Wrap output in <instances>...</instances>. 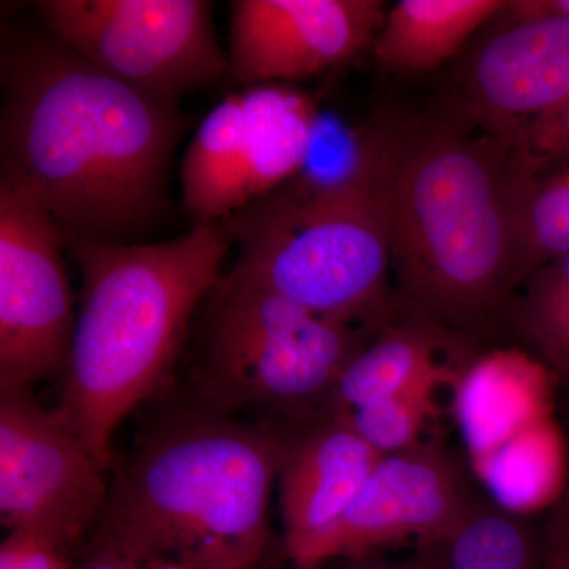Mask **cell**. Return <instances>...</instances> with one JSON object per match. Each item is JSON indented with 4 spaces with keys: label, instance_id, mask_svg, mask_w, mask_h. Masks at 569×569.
Returning <instances> with one entry per match:
<instances>
[{
    "label": "cell",
    "instance_id": "21",
    "mask_svg": "<svg viewBox=\"0 0 569 569\" xmlns=\"http://www.w3.org/2000/svg\"><path fill=\"white\" fill-rule=\"evenodd\" d=\"M81 549L50 531L9 530L0 546V569H73Z\"/></svg>",
    "mask_w": 569,
    "mask_h": 569
},
{
    "label": "cell",
    "instance_id": "20",
    "mask_svg": "<svg viewBox=\"0 0 569 569\" xmlns=\"http://www.w3.org/2000/svg\"><path fill=\"white\" fill-rule=\"evenodd\" d=\"M569 310V252L541 266L526 280L518 305V325L526 337Z\"/></svg>",
    "mask_w": 569,
    "mask_h": 569
},
{
    "label": "cell",
    "instance_id": "10",
    "mask_svg": "<svg viewBox=\"0 0 569 569\" xmlns=\"http://www.w3.org/2000/svg\"><path fill=\"white\" fill-rule=\"evenodd\" d=\"M110 479L81 438L32 388H0V519L84 546Z\"/></svg>",
    "mask_w": 569,
    "mask_h": 569
},
{
    "label": "cell",
    "instance_id": "11",
    "mask_svg": "<svg viewBox=\"0 0 569 569\" xmlns=\"http://www.w3.org/2000/svg\"><path fill=\"white\" fill-rule=\"evenodd\" d=\"M481 501L462 468L437 443L383 456L335 526L290 557L298 569L365 557L418 539L422 546L452 538Z\"/></svg>",
    "mask_w": 569,
    "mask_h": 569
},
{
    "label": "cell",
    "instance_id": "15",
    "mask_svg": "<svg viewBox=\"0 0 569 569\" xmlns=\"http://www.w3.org/2000/svg\"><path fill=\"white\" fill-rule=\"evenodd\" d=\"M508 9L505 0H399L387 10L373 56L389 71L427 73L458 54L475 32Z\"/></svg>",
    "mask_w": 569,
    "mask_h": 569
},
{
    "label": "cell",
    "instance_id": "22",
    "mask_svg": "<svg viewBox=\"0 0 569 569\" xmlns=\"http://www.w3.org/2000/svg\"><path fill=\"white\" fill-rule=\"evenodd\" d=\"M522 138L527 148L542 160L569 162V104L563 110L526 123Z\"/></svg>",
    "mask_w": 569,
    "mask_h": 569
},
{
    "label": "cell",
    "instance_id": "8",
    "mask_svg": "<svg viewBox=\"0 0 569 569\" xmlns=\"http://www.w3.org/2000/svg\"><path fill=\"white\" fill-rule=\"evenodd\" d=\"M320 111L293 84L246 86L209 111L181 164L182 209L194 227L220 224L299 178Z\"/></svg>",
    "mask_w": 569,
    "mask_h": 569
},
{
    "label": "cell",
    "instance_id": "4",
    "mask_svg": "<svg viewBox=\"0 0 569 569\" xmlns=\"http://www.w3.org/2000/svg\"><path fill=\"white\" fill-rule=\"evenodd\" d=\"M230 246L208 224L156 244L67 247L81 295L54 411L108 473L116 430L170 383Z\"/></svg>",
    "mask_w": 569,
    "mask_h": 569
},
{
    "label": "cell",
    "instance_id": "3",
    "mask_svg": "<svg viewBox=\"0 0 569 569\" xmlns=\"http://www.w3.org/2000/svg\"><path fill=\"white\" fill-rule=\"evenodd\" d=\"M144 426L112 467L86 548L193 569L263 568L283 429L219 413L192 397Z\"/></svg>",
    "mask_w": 569,
    "mask_h": 569
},
{
    "label": "cell",
    "instance_id": "17",
    "mask_svg": "<svg viewBox=\"0 0 569 569\" xmlns=\"http://www.w3.org/2000/svg\"><path fill=\"white\" fill-rule=\"evenodd\" d=\"M545 160L522 146L516 163L515 234L519 282L569 252V162L541 174Z\"/></svg>",
    "mask_w": 569,
    "mask_h": 569
},
{
    "label": "cell",
    "instance_id": "27",
    "mask_svg": "<svg viewBox=\"0 0 569 569\" xmlns=\"http://www.w3.org/2000/svg\"><path fill=\"white\" fill-rule=\"evenodd\" d=\"M545 569H569V541L556 523H550L549 527Z\"/></svg>",
    "mask_w": 569,
    "mask_h": 569
},
{
    "label": "cell",
    "instance_id": "26",
    "mask_svg": "<svg viewBox=\"0 0 569 569\" xmlns=\"http://www.w3.org/2000/svg\"><path fill=\"white\" fill-rule=\"evenodd\" d=\"M445 565H447V542L425 546V549L419 550L417 556L402 561V563L370 569H445Z\"/></svg>",
    "mask_w": 569,
    "mask_h": 569
},
{
    "label": "cell",
    "instance_id": "24",
    "mask_svg": "<svg viewBox=\"0 0 569 569\" xmlns=\"http://www.w3.org/2000/svg\"><path fill=\"white\" fill-rule=\"evenodd\" d=\"M73 569H193L159 557L130 556V553L111 552V550L86 548L82 546L80 557Z\"/></svg>",
    "mask_w": 569,
    "mask_h": 569
},
{
    "label": "cell",
    "instance_id": "28",
    "mask_svg": "<svg viewBox=\"0 0 569 569\" xmlns=\"http://www.w3.org/2000/svg\"><path fill=\"white\" fill-rule=\"evenodd\" d=\"M552 522L563 531L565 537H567L569 541V478L567 489H565L563 500L560 501V507L557 509L556 518H553Z\"/></svg>",
    "mask_w": 569,
    "mask_h": 569
},
{
    "label": "cell",
    "instance_id": "7",
    "mask_svg": "<svg viewBox=\"0 0 569 569\" xmlns=\"http://www.w3.org/2000/svg\"><path fill=\"white\" fill-rule=\"evenodd\" d=\"M33 7L63 48L160 102L181 104L189 93L230 80L208 0H40Z\"/></svg>",
    "mask_w": 569,
    "mask_h": 569
},
{
    "label": "cell",
    "instance_id": "19",
    "mask_svg": "<svg viewBox=\"0 0 569 569\" xmlns=\"http://www.w3.org/2000/svg\"><path fill=\"white\" fill-rule=\"evenodd\" d=\"M452 369L427 377L399 395L346 415L367 443L381 456L396 455L422 443L427 421L436 415L438 389Z\"/></svg>",
    "mask_w": 569,
    "mask_h": 569
},
{
    "label": "cell",
    "instance_id": "1",
    "mask_svg": "<svg viewBox=\"0 0 569 569\" xmlns=\"http://www.w3.org/2000/svg\"><path fill=\"white\" fill-rule=\"evenodd\" d=\"M0 182L32 197L66 246L138 244L170 211L181 104L108 77L47 31H3Z\"/></svg>",
    "mask_w": 569,
    "mask_h": 569
},
{
    "label": "cell",
    "instance_id": "12",
    "mask_svg": "<svg viewBox=\"0 0 569 569\" xmlns=\"http://www.w3.org/2000/svg\"><path fill=\"white\" fill-rule=\"evenodd\" d=\"M387 10L380 0H236L230 80L293 84L342 66L372 47Z\"/></svg>",
    "mask_w": 569,
    "mask_h": 569
},
{
    "label": "cell",
    "instance_id": "16",
    "mask_svg": "<svg viewBox=\"0 0 569 569\" xmlns=\"http://www.w3.org/2000/svg\"><path fill=\"white\" fill-rule=\"evenodd\" d=\"M426 320L421 325L385 328L376 340H369L337 378L320 417H346L451 369L441 359L445 340L440 329L445 328L426 326Z\"/></svg>",
    "mask_w": 569,
    "mask_h": 569
},
{
    "label": "cell",
    "instance_id": "9",
    "mask_svg": "<svg viewBox=\"0 0 569 569\" xmlns=\"http://www.w3.org/2000/svg\"><path fill=\"white\" fill-rule=\"evenodd\" d=\"M66 250L50 213L0 182V388L66 372L78 316Z\"/></svg>",
    "mask_w": 569,
    "mask_h": 569
},
{
    "label": "cell",
    "instance_id": "2",
    "mask_svg": "<svg viewBox=\"0 0 569 569\" xmlns=\"http://www.w3.org/2000/svg\"><path fill=\"white\" fill-rule=\"evenodd\" d=\"M377 133L400 288L447 331L485 328L520 283L515 178L522 140L467 107Z\"/></svg>",
    "mask_w": 569,
    "mask_h": 569
},
{
    "label": "cell",
    "instance_id": "13",
    "mask_svg": "<svg viewBox=\"0 0 569 569\" xmlns=\"http://www.w3.org/2000/svg\"><path fill=\"white\" fill-rule=\"evenodd\" d=\"M467 110L509 137L569 104V20L515 18L471 56Z\"/></svg>",
    "mask_w": 569,
    "mask_h": 569
},
{
    "label": "cell",
    "instance_id": "6",
    "mask_svg": "<svg viewBox=\"0 0 569 569\" xmlns=\"http://www.w3.org/2000/svg\"><path fill=\"white\" fill-rule=\"evenodd\" d=\"M192 399L219 413L320 417L365 331L223 272L194 317Z\"/></svg>",
    "mask_w": 569,
    "mask_h": 569
},
{
    "label": "cell",
    "instance_id": "18",
    "mask_svg": "<svg viewBox=\"0 0 569 569\" xmlns=\"http://www.w3.org/2000/svg\"><path fill=\"white\" fill-rule=\"evenodd\" d=\"M535 559L529 526L481 501L447 542L445 569H535Z\"/></svg>",
    "mask_w": 569,
    "mask_h": 569
},
{
    "label": "cell",
    "instance_id": "25",
    "mask_svg": "<svg viewBox=\"0 0 569 569\" xmlns=\"http://www.w3.org/2000/svg\"><path fill=\"white\" fill-rule=\"evenodd\" d=\"M515 18H563L569 20V0H516L509 2Z\"/></svg>",
    "mask_w": 569,
    "mask_h": 569
},
{
    "label": "cell",
    "instance_id": "5",
    "mask_svg": "<svg viewBox=\"0 0 569 569\" xmlns=\"http://www.w3.org/2000/svg\"><path fill=\"white\" fill-rule=\"evenodd\" d=\"M220 227L238 246L234 274L342 323L387 317L391 220L377 130L346 173L295 179Z\"/></svg>",
    "mask_w": 569,
    "mask_h": 569
},
{
    "label": "cell",
    "instance_id": "23",
    "mask_svg": "<svg viewBox=\"0 0 569 569\" xmlns=\"http://www.w3.org/2000/svg\"><path fill=\"white\" fill-rule=\"evenodd\" d=\"M526 339L537 350L542 365L569 385V310Z\"/></svg>",
    "mask_w": 569,
    "mask_h": 569
},
{
    "label": "cell",
    "instance_id": "14",
    "mask_svg": "<svg viewBox=\"0 0 569 569\" xmlns=\"http://www.w3.org/2000/svg\"><path fill=\"white\" fill-rule=\"evenodd\" d=\"M306 422L298 432L283 430L277 477L288 557L335 526L383 458L347 418Z\"/></svg>",
    "mask_w": 569,
    "mask_h": 569
}]
</instances>
